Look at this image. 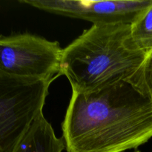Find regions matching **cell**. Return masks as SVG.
<instances>
[{
	"mask_svg": "<svg viewBox=\"0 0 152 152\" xmlns=\"http://www.w3.org/2000/svg\"><path fill=\"white\" fill-rule=\"evenodd\" d=\"M67 152H125L152 137V101L134 79L72 91L62 123Z\"/></svg>",
	"mask_w": 152,
	"mask_h": 152,
	"instance_id": "obj_1",
	"label": "cell"
},
{
	"mask_svg": "<svg viewBox=\"0 0 152 152\" xmlns=\"http://www.w3.org/2000/svg\"><path fill=\"white\" fill-rule=\"evenodd\" d=\"M146 56L134 41L129 24L93 25L63 48L60 76L72 91L90 93L134 80Z\"/></svg>",
	"mask_w": 152,
	"mask_h": 152,
	"instance_id": "obj_2",
	"label": "cell"
},
{
	"mask_svg": "<svg viewBox=\"0 0 152 152\" xmlns=\"http://www.w3.org/2000/svg\"><path fill=\"white\" fill-rule=\"evenodd\" d=\"M50 82L30 80L0 70V152H13L42 113Z\"/></svg>",
	"mask_w": 152,
	"mask_h": 152,
	"instance_id": "obj_3",
	"label": "cell"
},
{
	"mask_svg": "<svg viewBox=\"0 0 152 152\" xmlns=\"http://www.w3.org/2000/svg\"><path fill=\"white\" fill-rule=\"evenodd\" d=\"M59 43L31 34L0 37V70L30 80L52 82L60 76Z\"/></svg>",
	"mask_w": 152,
	"mask_h": 152,
	"instance_id": "obj_4",
	"label": "cell"
},
{
	"mask_svg": "<svg viewBox=\"0 0 152 152\" xmlns=\"http://www.w3.org/2000/svg\"><path fill=\"white\" fill-rule=\"evenodd\" d=\"M39 10L84 19L93 25H132L152 4V0H22L19 1Z\"/></svg>",
	"mask_w": 152,
	"mask_h": 152,
	"instance_id": "obj_5",
	"label": "cell"
},
{
	"mask_svg": "<svg viewBox=\"0 0 152 152\" xmlns=\"http://www.w3.org/2000/svg\"><path fill=\"white\" fill-rule=\"evenodd\" d=\"M65 145L42 113L34 120L13 152H62Z\"/></svg>",
	"mask_w": 152,
	"mask_h": 152,
	"instance_id": "obj_6",
	"label": "cell"
},
{
	"mask_svg": "<svg viewBox=\"0 0 152 152\" xmlns=\"http://www.w3.org/2000/svg\"><path fill=\"white\" fill-rule=\"evenodd\" d=\"M132 36L137 45L146 54L152 50V4L131 25Z\"/></svg>",
	"mask_w": 152,
	"mask_h": 152,
	"instance_id": "obj_7",
	"label": "cell"
},
{
	"mask_svg": "<svg viewBox=\"0 0 152 152\" xmlns=\"http://www.w3.org/2000/svg\"><path fill=\"white\" fill-rule=\"evenodd\" d=\"M134 80L152 101V50L147 54Z\"/></svg>",
	"mask_w": 152,
	"mask_h": 152,
	"instance_id": "obj_8",
	"label": "cell"
},
{
	"mask_svg": "<svg viewBox=\"0 0 152 152\" xmlns=\"http://www.w3.org/2000/svg\"><path fill=\"white\" fill-rule=\"evenodd\" d=\"M134 152H140V151H134Z\"/></svg>",
	"mask_w": 152,
	"mask_h": 152,
	"instance_id": "obj_9",
	"label": "cell"
}]
</instances>
